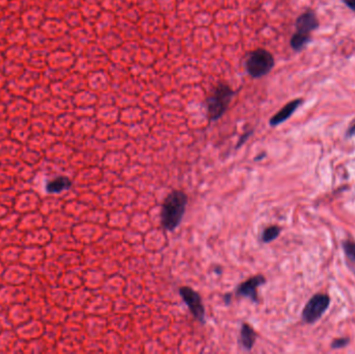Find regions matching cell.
<instances>
[{"label":"cell","instance_id":"obj_13","mask_svg":"<svg viewBox=\"0 0 355 354\" xmlns=\"http://www.w3.org/2000/svg\"><path fill=\"white\" fill-rule=\"evenodd\" d=\"M343 248L346 255L351 260V261L355 262V243L351 241H345L343 243Z\"/></svg>","mask_w":355,"mask_h":354},{"label":"cell","instance_id":"obj_4","mask_svg":"<svg viewBox=\"0 0 355 354\" xmlns=\"http://www.w3.org/2000/svg\"><path fill=\"white\" fill-rule=\"evenodd\" d=\"M330 299L325 294L314 295L304 306L302 319L306 323H314L319 320L328 309Z\"/></svg>","mask_w":355,"mask_h":354},{"label":"cell","instance_id":"obj_6","mask_svg":"<svg viewBox=\"0 0 355 354\" xmlns=\"http://www.w3.org/2000/svg\"><path fill=\"white\" fill-rule=\"evenodd\" d=\"M265 282H266V278L261 274L251 276L247 280L241 282V284L237 287L236 295L244 297V298H248L251 301L257 303L259 302L257 288L260 286L264 285Z\"/></svg>","mask_w":355,"mask_h":354},{"label":"cell","instance_id":"obj_11","mask_svg":"<svg viewBox=\"0 0 355 354\" xmlns=\"http://www.w3.org/2000/svg\"><path fill=\"white\" fill-rule=\"evenodd\" d=\"M280 232H281V230L277 226H270V227L266 228L263 231L262 235H261L262 242L263 243H270V242H272L273 240H275L278 237Z\"/></svg>","mask_w":355,"mask_h":354},{"label":"cell","instance_id":"obj_14","mask_svg":"<svg viewBox=\"0 0 355 354\" xmlns=\"http://www.w3.org/2000/svg\"><path fill=\"white\" fill-rule=\"evenodd\" d=\"M252 130H248V131H245L241 136H240V138L238 139V143H237V145H236V149H239V148H241L245 143H246V141L248 140V138L250 137V135L252 134Z\"/></svg>","mask_w":355,"mask_h":354},{"label":"cell","instance_id":"obj_15","mask_svg":"<svg viewBox=\"0 0 355 354\" xmlns=\"http://www.w3.org/2000/svg\"><path fill=\"white\" fill-rule=\"evenodd\" d=\"M349 343V339H346V338H341V339H338V340H335L333 342V344H331V348L333 349H338V348H343L345 346H347Z\"/></svg>","mask_w":355,"mask_h":354},{"label":"cell","instance_id":"obj_3","mask_svg":"<svg viewBox=\"0 0 355 354\" xmlns=\"http://www.w3.org/2000/svg\"><path fill=\"white\" fill-rule=\"evenodd\" d=\"M273 67V55L263 48L251 51L245 60V69L249 76L252 78H261L266 76Z\"/></svg>","mask_w":355,"mask_h":354},{"label":"cell","instance_id":"obj_7","mask_svg":"<svg viewBox=\"0 0 355 354\" xmlns=\"http://www.w3.org/2000/svg\"><path fill=\"white\" fill-rule=\"evenodd\" d=\"M295 26L296 33L310 36L311 31L315 30L319 26V22L313 12H306L297 18Z\"/></svg>","mask_w":355,"mask_h":354},{"label":"cell","instance_id":"obj_2","mask_svg":"<svg viewBox=\"0 0 355 354\" xmlns=\"http://www.w3.org/2000/svg\"><path fill=\"white\" fill-rule=\"evenodd\" d=\"M235 91L227 84L219 83L206 101L208 117L211 122H215L227 112Z\"/></svg>","mask_w":355,"mask_h":354},{"label":"cell","instance_id":"obj_17","mask_svg":"<svg viewBox=\"0 0 355 354\" xmlns=\"http://www.w3.org/2000/svg\"><path fill=\"white\" fill-rule=\"evenodd\" d=\"M347 136H348V137H353V136H355V124L352 125V126L349 128V130L347 131Z\"/></svg>","mask_w":355,"mask_h":354},{"label":"cell","instance_id":"obj_5","mask_svg":"<svg viewBox=\"0 0 355 354\" xmlns=\"http://www.w3.org/2000/svg\"><path fill=\"white\" fill-rule=\"evenodd\" d=\"M179 294L192 316L204 324L206 322V312L200 294L190 287H181L179 289Z\"/></svg>","mask_w":355,"mask_h":354},{"label":"cell","instance_id":"obj_1","mask_svg":"<svg viewBox=\"0 0 355 354\" xmlns=\"http://www.w3.org/2000/svg\"><path fill=\"white\" fill-rule=\"evenodd\" d=\"M188 198L181 190H173L165 198L161 208V226L168 232H174L181 223Z\"/></svg>","mask_w":355,"mask_h":354},{"label":"cell","instance_id":"obj_10","mask_svg":"<svg viewBox=\"0 0 355 354\" xmlns=\"http://www.w3.org/2000/svg\"><path fill=\"white\" fill-rule=\"evenodd\" d=\"M72 186V182L67 177H58L47 183L46 190L50 194H59L69 189Z\"/></svg>","mask_w":355,"mask_h":354},{"label":"cell","instance_id":"obj_8","mask_svg":"<svg viewBox=\"0 0 355 354\" xmlns=\"http://www.w3.org/2000/svg\"><path fill=\"white\" fill-rule=\"evenodd\" d=\"M301 103H302L301 99H296V100H293V101L289 102L288 104H286L277 113H275L271 117L270 121H269L270 126L276 127V126L280 125L281 123L286 122L289 117L295 112V110L300 106Z\"/></svg>","mask_w":355,"mask_h":354},{"label":"cell","instance_id":"obj_19","mask_svg":"<svg viewBox=\"0 0 355 354\" xmlns=\"http://www.w3.org/2000/svg\"><path fill=\"white\" fill-rule=\"evenodd\" d=\"M231 294H229V295H224V302H225V304H229L230 302H231Z\"/></svg>","mask_w":355,"mask_h":354},{"label":"cell","instance_id":"obj_16","mask_svg":"<svg viewBox=\"0 0 355 354\" xmlns=\"http://www.w3.org/2000/svg\"><path fill=\"white\" fill-rule=\"evenodd\" d=\"M343 3L353 12H355V0H343Z\"/></svg>","mask_w":355,"mask_h":354},{"label":"cell","instance_id":"obj_9","mask_svg":"<svg viewBox=\"0 0 355 354\" xmlns=\"http://www.w3.org/2000/svg\"><path fill=\"white\" fill-rule=\"evenodd\" d=\"M256 334L248 323H242L240 330V344L246 350L250 351L255 343Z\"/></svg>","mask_w":355,"mask_h":354},{"label":"cell","instance_id":"obj_18","mask_svg":"<svg viewBox=\"0 0 355 354\" xmlns=\"http://www.w3.org/2000/svg\"><path fill=\"white\" fill-rule=\"evenodd\" d=\"M265 157H266V153H262V154H260L259 156H256V157L254 158V161H260V160L264 159Z\"/></svg>","mask_w":355,"mask_h":354},{"label":"cell","instance_id":"obj_12","mask_svg":"<svg viewBox=\"0 0 355 354\" xmlns=\"http://www.w3.org/2000/svg\"><path fill=\"white\" fill-rule=\"evenodd\" d=\"M310 42V36H307V35H301V34H298V33H295L293 35V37L291 38V47L296 50V51H299L301 50L303 47Z\"/></svg>","mask_w":355,"mask_h":354}]
</instances>
